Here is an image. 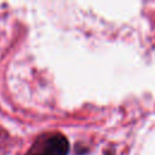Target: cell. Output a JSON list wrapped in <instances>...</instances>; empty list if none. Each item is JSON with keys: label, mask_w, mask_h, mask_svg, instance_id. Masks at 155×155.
<instances>
[{"label": "cell", "mask_w": 155, "mask_h": 155, "mask_svg": "<svg viewBox=\"0 0 155 155\" xmlns=\"http://www.w3.org/2000/svg\"><path fill=\"white\" fill-rule=\"evenodd\" d=\"M69 143L65 136L58 132L40 134L25 155H68Z\"/></svg>", "instance_id": "1"}]
</instances>
